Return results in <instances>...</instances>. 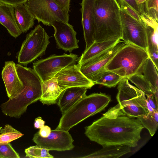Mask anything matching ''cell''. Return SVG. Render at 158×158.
<instances>
[{"label": "cell", "mask_w": 158, "mask_h": 158, "mask_svg": "<svg viewBox=\"0 0 158 158\" xmlns=\"http://www.w3.org/2000/svg\"><path fill=\"white\" fill-rule=\"evenodd\" d=\"M144 127L138 118L129 116L117 104L85 127V134L103 147L110 145L135 147Z\"/></svg>", "instance_id": "cell-1"}, {"label": "cell", "mask_w": 158, "mask_h": 158, "mask_svg": "<svg viewBox=\"0 0 158 158\" xmlns=\"http://www.w3.org/2000/svg\"><path fill=\"white\" fill-rule=\"evenodd\" d=\"M18 76L24 85L23 91L15 98L2 103L1 107L6 115L19 118L27 106L39 100L42 93V81L33 69L15 65Z\"/></svg>", "instance_id": "cell-2"}, {"label": "cell", "mask_w": 158, "mask_h": 158, "mask_svg": "<svg viewBox=\"0 0 158 158\" xmlns=\"http://www.w3.org/2000/svg\"><path fill=\"white\" fill-rule=\"evenodd\" d=\"M120 10L117 0H95L94 41L121 40L122 30Z\"/></svg>", "instance_id": "cell-3"}, {"label": "cell", "mask_w": 158, "mask_h": 158, "mask_svg": "<svg viewBox=\"0 0 158 158\" xmlns=\"http://www.w3.org/2000/svg\"><path fill=\"white\" fill-rule=\"evenodd\" d=\"M110 97L102 93L86 95L62 114L56 129L69 131L72 127L104 109Z\"/></svg>", "instance_id": "cell-4"}, {"label": "cell", "mask_w": 158, "mask_h": 158, "mask_svg": "<svg viewBox=\"0 0 158 158\" xmlns=\"http://www.w3.org/2000/svg\"><path fill=\"white\" fill-rule=\"evenodd\" d=\"M149 57L146 50L127 43L114 55L105 67L106 70L128 78L137 73Z\"/></svg>", "instance_id": "cell-5"}, {"label": "cell", "mask_w": 158, "mask_h": 158, "mask_svg": "<svg viewBox=\"0 0 158 158\" xmlns=\"http://www.w3.org/2000/svg\"><path fill=\"white\" fill-rule=\"evenodd\" d=\"M123 78L118 83L116 99L118 105L127 115L139 118L146 116L149 111H154L147 101L144 93Z\"/></svg>", "instance_id": "cell-6"}, {"label": "cell", "mask_w": 158, "mask_h": 158, "mask_svg": "<svg viewBox=\"0 0 158 158\" xmlns=\"http://www.w3.org/2000/svg\"><path fill=\"white\" fill-rule=\"evenodd\" d=\"M49 36L40 25L27 35L19 52V63L27 65L44 54L49 44Z\"/></svg>", "instance_id": "cell-7"}, {"label": "cell", "mask_w": 158, "mask_h": 158, "mask_svg": "<svg viewBox=\"0 0 158 158\" xmlns=\"http://www.w3.org/2000/svg\"><path fill=\"white\" fill-rule=\"evenodd\" d=\"M24 4L39 23L49 26L54 20L69 23V12L54 0H28Z\"/></svg>", "instance_id": "cell-8"}, {"label": "cell", "mask_w": 158, "mask_h": 158, "mask_svg": "<svg viewBox=\"0 0 158 158\" xmlns=\"http://www.w3.org/2000/svg\"><path fill=\"white\" fill-rule=\"evenodd\" d=\"M78 59V55L76 54H53L34 62L33 67L42 81H44L52 78L65 68L74 64Z\"/></svg>", "instance_id": "cell-9"}, {"label": "cell", "mask_w": 158, "mask_h": 158, "mask_svg": "<svg viewBox=\"0 0 158 158\" xmlns=\"http://www.w3.org/2000/svg\"><path fill=\"white\" fill-rule=\"evenodd\" d=\"M122 35L121 40L147 51L148 46L144 23L129 15L120 8Z\"/></svg>", "instance_id": "cell-10"}, {"label": "cell", "mask_w": 158, "mask_h": 158, "mask_svg": "<svg viewBox=\"0 0 158 158\" xmlns=\"http://www.w3.org/2000/svg\"><path fill=\"white\" fill-rule=\"evenodd\" d=\"M32 140L38 146L49 151H63L70 150L74 147L73 139L68 131L56 129L47 137L41 136L37 132Z\"/></svg>", "instance_id": "cell-11"}, {"label": "cell", "mask_w": 158, "mask_h": 158, "mask_svg": "<svg viewBox=\"0 0 158 158\" xmlns=\"http://www.w3.org/2000/svg\"><path fill=\"white\" fill-rule=\"evenodd\" d=\"M51 26L54 29V35L58 48L71 52L79 48L77 33L72 25L69 23L54 20Z\"/></svg>", "instance_id": "cell-12"}, {"label": "cell", "mask_w": 158, "mask_h": 158, "mask_svg": "<svg viewBox=\"0 0 158 158\" xmlns=\"http://www.w3.org/2000/svg\"><path fill=\"white\" fill-rule=\"evenodd\" d=\"M59 86L65 89L76 87L91 88L94 85L81 72L77 64H73L63 69L55 75Z\"/></svg>", "instance_id": "cell-13"}, {"label": "cell", "mask_w": 158, "mask_h": 158, "mask_svg": "<svg viewBox=\"0 0 158 158\" xmlns=\"http://www.w3.org/2000/svg\"><path fill=\"white\" fill-rule=\"evenodd\" d=\"M15 64L13 61L5 62L2 72L7 94L10 99L16 97L24 88V85L18 74Z\"/></svg>", "instance_id": "cell-14"}, {"label": "cell", "mask_w": 158, "mask_h": 158, "mask_svg": "<svg viewBox=\"0 0 158 158\" xmlns=\"http://www.w3.org/2000/svg\"><path fill=\"white\" fill-rule=\"evenodd\" d=\"M95 0H82L80 4L81 24L86 43L85 49L94 42V9Z\"/></svg>", "instance_id": "cell-15"}, {"label": "cell", "mask_w": 158, "mask_h": 158, "mask_svg": "<svg viewBox=\"0 0 158 158\" xmlns=\"http://www.w3.org/2000/svg\"><path fill=\"white\" fill-rule=\"evenodd\" d=\"M127 43L121 40L114 46L112 52L106 56L96 61L87 62L79 66L80 71L91 81L97 74L105 69L106 66L113 57Z\"/></svg>", "instance_id": "cell-16"}, {"label": "cell", "mask_w": 158, "mask_h": 158, "mask_svg": "<svg viewBox=\"0 0 158 158\" xmlns=\"http://www.w3.org/2000/svg\"><path fill=\"white\" fill-rule=\"evenodd\" d=\"M87 89L81 87L65 89L61 94L57 103L62 114L85 96Z\"/></svg>", "instance_id": "cell-17"}, {"label": "cell", "mask_w": 158, "mask_h": 158, "mask_svg": "<svg viewBox=\"0 0 158 158\" xmlns=\"http://www.w3.org/2000/svg\"><path fill=\"white\" fill-rule=\"evenodd\" d=\"M64 90L59 86L57 77L55 76L49 80L42 81V93L39 100L43 105L56 104Z\"/></svg>", "instance_id": "cell-18"}, {"label": "cell", "mask_w": 158, "mask_h": 158, "mask_svg": "<svg viewBox=\"0 0 158 158\" xmlns=\"http://www.w3.org/2000/svg\"><path fill=\"white\" fill-rule=\"evenodd\" d=\"M0 24L3 26L9 33L16 38L22 32L17 24L14 6L0 2Z\"/></svg>", "instance_id": "cell-19"}, {"label": "cell", "mask_w": 158, "mask_h": 158, "mask_svg": "<svg viewBox=\"0 0 158 158\" xmlns=\"http://www.w3.org/2000/svg\"><path fill=\"white\" fill-rule=\"evenodd\" d=\"M120 40L118 39L94 41L87 48L85 49L81 57L78 58L77 65L80 66L92 59L114 46Z\"/></svg>", "instance_id": "cell-20"}, {"label": "cell", "mask_w": 158, "mask_h": 158, "mask_svg": "<svg viewBox=\"0 0 158 158\" xmlns=\"http://www.w3.org/2000/svg\"><path fill=\"white\" fill-rule=\"evenodd\" d=\"M18 26L22 33L26 32L34 24L35 19L24 4L14 6Z\"/></svg>", "instance_id": "cell-21"}, {"label": "cell", "mask_w": 158, "mask_h": 158, "mask_svg": "<svg viewBox=\"0 0 158 158\" xmlns=\"http://www.w3.org/2000/svg\"><path fill=\"white\" fill-rule=\"evenodd\" d=\"M101 150L80 158H118L131 152V147L127 146L110 145L103 147Z\"/></svg>", "instance_id": "cell-22"}, {"label": "cell", "mask_w": 158, "mask_h": 158, "mask_svg": "<svg viewBox=\"0 0 158 158\" xmlns=\"http://www.w3.org/2000/svg\"><path fill=\"white\" fill-rule=\"evenodd\" d=\"M137 73L142 74L149 83L152 86L153 94H158V70L149 57L145 61Z\"/></svg>", "instance_id": "cell-23"}, {"label": "cell", "mask_w": 158, "mask_h": 158, "mask_svg": "<svg viewBox=\"0 0 158 158\" xmlns=\"http://www.w3.org/2000/svg\"><path fill=\"white\" fill-rule=\"evenodd\" d=\"M123 78L111 71L104 70L91 81L95 84L102 85L109 87H115Z\"/></svg>", "instance_id": "cell-24"}, {"label": "cell", "mask_w": 158, "mask_h": 158, "mask_svg": "<svg viewBox=\"0 0 158 158\" xmlns=\"http://www.w3.org/2000/svg\"><path fill=\"white\" fill-rule=\"evenodd\" d=\"M144 128L148 131L152 136L156 132L158 126V111H149L145 116L138 118Z\"/></svg>", "instance_id": "cell-25"}, {"label": "cell", "mask_w": 158, "mask_h": 158, "mask_svg": "<svg viewBox=\"0 0 158 158\" xmlns=\"http://www.w3.org/2000/svg\"><path fill=\"white\" fill-rule=\"evenodd\" d=\"M23 135V134L10 125L6 124L0 130V144L10 143Z\"/></svg>", "instance_id": "cell-26"}, {"label": "cell", "mask_w": 158, "mask_h": 158, "mask_svg": "<svg viewBox=\"0 0 158 158\" xmlns=\"http://www.w3.org/2000/svg\"><path fill=\"white\" fill-rule=\"evenodd\" d=\"M128 79L142 91L145 95L153 94L151 85L141 74L136 73L129 77Z\"/></svg>", "instance_id": "cell-27"}, {"label": "cell", "mask_w": 158, "mask_h": 158, "mask_svg": "<svg viewBox=\"0 0 158 158\" xmlns=\"http://www.w3.org/2000/svg\"><path fill=\"white\" fill-rule=\"evenodd\" d=\"M49 150L41 147L37 145L30 146L26 149L25 152L26 157L32 158H53L54 157L49 154Z\"/></svg>", "instance_id": "cell-28"}, {"label": "cell", "mask_w": 158, "mask_h": 158, "mask_svg": "<svg viewBox=\"0 0 158 158\" xmlns=\"http://www.w3.org/2000/svg\"><path fill=\"white\" fill-rule=\"evenodd\" d=\"M144 5L145 12L158 21V0H147L144 3Z\"/></svg>", "instance_id": "cell-29"}, {"label": "cell", "mask_w": 158, "mask_h": 158, "mask_svg": "<svg viewBox=\"0 0 158 158\" xmlns=\"http://www.w3.org/2000/svg\"><path fill=\"white\" fill-rule=\"evenodd\" d=\"M19 154L14 150L10 143L0 144V158H19Z\"/></svg>", "instance_id": "cell-30"}, {"label": "cell", "mask_w": 158, "mask_h": 158, "mask_svg": "<svg viewBox=\"0 0 158 158\" xmlns=\"http://www.w3.org/2000/svg\"><path fill=\"white\" fill-rule=\"evenodd\" d=\"M121 8L123 9L129 15L137 20L141 21L139 14L134 10L124 0H117Z\"/></svg>", "instance_id": "cell-31"}, {"label": "cell", "mask_w": 158, "mask_h": 158, "mask_svg": "<svg viewBox=\"0 0 158 158\" xmlns=\"http://www.w3.org/2000/svg\"><path fill=\"white\" fill-rule=\"evenodd\" d=\"M134 10L139 14L144 10V4H139L136 0H124Z\"/></svg>", "instance_id": "cell-32"}, {"label": "cell", "mask_w": 158, "mask_h": 158, "mask_svg": "<svg viewBox=\"0 0 158 158\" xmlns=\"http://www.w3.org/2000/svg\"><path fill=\"white\" fill-rule=\"evenodd\" d=\"M147 100L151 108L154 110L158 111V98L153 94H147Z\"/></svg>", "instance_id": "cell-33"}, {"label": "cell", "mask_w": 158, "mask_h": 158, "mask_svg": "<svg viewBox=\"0 0 158 158\" xmlns=\"http://www.w3.org/2000/svg\"><path fill=\"white\" fill-rule=\"evenodd\" d=\"M149 57L152 61L157 69L158 70V49L147 50Z\"/></svg>", "instance_id": "cell-34"}, {"label": "cell", "mask_w": 158, "mask_h": 158, "mask_svg": "<svg viewBox=\"0 0 158 158\" xmlns=\"http://www.w3.org/2000/svg\"><path fill=\"white\" fill-rule=\"evenodd\" d=\"M28 0H0V2L14 6L24 4Z\"/></svg>", "instance_id": "cell-35"}, {"label": "cell", "mask_w": 158, "mask_h": 158, "mask_svg": "<svg viewBox=\"0 0 158 158\" xmlns=\"http://www.w3.org/2000/svg\"><path fill=\"white\" fill-rule=\"evenodd\" d=\"M51 130V128L48 126H44L40 129L39 132L40 135L43 137H47L50 134Z\"/></svg>", "instance_id": "cell-36"}, {"label": "cell", "mask_w": 158, "mask_h": 158, "mask_svg": "<svg viewBox=\"0 0 158 158\" xmlns=\"http://www.w3.org/2000/svg\"><path fill=\"white\" fill-rule=\"evenodd\" d=\"M62 7L69 12L70 11V0H54Z\"/></svg>", "instance_id": "cell-37"}, {"label": "cell", "mask_w": 158, "mask_h": 158, "mask_svg": "<svg viewBox=\"0 0 158 158\" xmlns=\"http://www.w3.org/2000/svg\"><path fill=\"white\" fill-rule=\"evenodd\" d=\"M45 121L40 117L36 118L34 123V127L36 129H40L44 126Z\"/></svg>", "instance_id": "cell-38"}, {"label": "cell", "mask_w": 158, "mask_h": 158, "mask_svg": "<svg viewBox=\"0 0 158 158\" xmlns=\"http://www.w3.org/2000/svg\"><path fill=\"white\" fill-rule=\"evenodd\" d=\"M137 3L139 5L143 4L147 0H136Z\"/></svg>", "instance_id": "cell-39"}]
</instances>
